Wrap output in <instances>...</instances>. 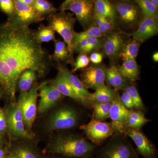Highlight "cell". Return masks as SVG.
Here are the masks:
<instances>
[{"instance_id": "6da1fadb", "label": "cell", "mask_w": 158, "mask_h": 158, "mask_svg": "<svg viewBox=\"0 0 158 158\" xmlns=\"http://www.w3.org/2000/svg\"><path fill=\"white\" fill-rule=\"evenodd\" d=\"M51 60L29 27H15L7 21L0 24V64L11 69L18 79L26 70L42 76Z\"/></svg>"}, {"instance_id": "7a4b0ae2", "label": "cell", "mask_w": 158, "mask_h": 158, "mask_svg": "<svg viewBox=\"0 0 158 158\" xmlns=\"http://www.w3.org/2000/svg\"><path fill=\"white\" fill-rule=\"evenodd\" d=\"M50 149L51 152L66 157L90 158L95 146L80 136L65 135L56 137Z\"/></svg>"}, {"instance_id": "3957f363", "label": "cell", "mask_w": 158, "mask_h": 158, "mask_svg": "<svg viewBox=\"0 0 158 158\" xmlns=\"http://www.w3.org/2000/svg\"><path fill=\"white\" fill-rule=\"evenodd\" d=\"M47 17L48 26L55 32H57L62 37L67 46L69 50V57L67 62L73 65L74 51L73 45V38L74 31V26L76 19L73 14L66 13L65 11L60 10Z\"/></svg>"}, {"instance_id": "277c9868", "label": "cell", "mask_w": 158, "mask_h": 158, "mask_svg": "<svg viewBox=\"0 0 158 158\" xmlns=\"http://www.w3.org/2000/svg\"><path fill=\"white\" fill-rule=\"evenodd\" d=\"M39 86L34 83L30 90L21 92L17 104L21 112L25 125L30 129L32 127L37 115V100Z\"/></svg>"}, {"instance_id": "5b68a950", "label": "cell", "mask_w": 158, "mask_h": 158, "mask_svg": "<svg viewBox=\"0 0 158 158\" xmlns=\"http://www.w3.org/2000/svg\"><path fill=\"white\" fill-rule=\"evenodd\" d=\"M14 11L7 22L15 27H29L31 24L42 21L46 18L43 17L35 11L32 6L18 0H13Z\"/></svg>"}, {"instance_id": "8992f818", "label": "cell", "mask_w": 158, "mask_h": 158, "mask_svg": "<svg viewBox=\"0 0 158 158\" xmlns=\"http://www.w3.org/2000/svg\"><path fill=\"white\" fill-rule=\"evenodd\" d=\"M97 158H138L131 143L123 138L113 139L107 144Z\"/></svg>"}, {"instance_id": "52a82bcc", "label": "cell", "mask_w": 158, "mask_h": 158, "mask_svg": "<svg viewBox=\"0 0 158 158\" xmlns=\"http://www.w3.org/2000/svg\"><path fill=\"white\" fill-rule=\"evenodd\" d=\"M70 10L75 15L76 19L84 29L90 27L94 23V0H75L62 11Z\"/></svg>"}, {"instance_id": "ba28073f", "label": "cell", "mask_w": 158, "mask_h": 158, "mask_svg": "<svg viewBox=\"0 0 158 158\" xmlns=\"http://www.w3.org/2000/svg\"><path fill=\"white\" fill-rule=\"evenodd\" d=\"M5 113L7 125L12 135L16 138L27 139L33 138L25 128L22 114L17 103L9 106Z\"/></svg>"}, {"instance_id": "9c48e42d", "label": "cell", "mask_w": 158, "mask_h": 158, "mask_svg": "<svg viewBox=\"0 0 158 158\" xmlns=\"http://www.w3.org/2000/svg\"><path fill=\"white\" fill-rule=\"evenodd\" d=\"M78 121L76 111L69 107L61 108L53 113L48 123L50 130L67 129L74 127Z\"/></svg>"}, {"instance_id": "30bf717a", "label": "cell", "mask_w": 158, "mask_h": 158, "mask_svg": "<svg viewBox=\"0 0 158 158\" xmlns=\"http://www.w3.org/2000/svg\"><path fill=\"white\" fill-rule=\"evenodd\" d=\"M87 138L94 144H101L113 135L114 131L111 123L92 119L88 123L81 126Z\"/></svg>"}, {"instance_id": "8fae6325", "label": "cell", "mask_w": 158, "mask_h": 158, "mask_svg": "<svg viewBox=\"0 0 158 158\" xmlns=\"http://www.w3.org/2000/svg\"><path fill=\"white\" fill-rule=\"evenodd\" d=\"M106 68L100 64H94L84 69L81 80L86 88L96 90L105 85Z\"/></svg>"}, {"instance_id": "7c38bea8", "label": "cell", "mask_w": 158, "mask_h": 158, "mask_svg": "<svg viewBox=\"0 0 158 158\" xmlns=\"http://www.w3.org/2000/svg\"><path fill=\"white\" fill-rule=\"evenodd\" d=\"M38 90L40 100L37 110L40 114L45 113L53 107L63 96L53 85L46 82L40 84Z\"/></svg>"}, {"instance_id": "4fadbf2b", "label": "cell", "mask_w": 158, "mask_h": 158, "mask_svg": "<svg viewBox=\"0 0 158 158\" xmlns=\"http://www.w3.org/2000/svg\"><path fill=\"white\" fill-rule=\"evenodd\" d=\"M129 111L122 103L119 95L116 93L112 102L110 115L114 131L123 133L127 128L126 122Z\"/></svg>"}, {"instance_id": "5bb4252c", "label": "cell", "mask_w": 158, "mask_h": 158, "mask_svg": "<svg viewBox=\"0 0 158 158\" xmlns=\"http://www.w3.org/2000/svg\"><path fill=\"white\" fill-rule=\"evenodd\" d=\"M123 133L133 140L138 152L144 158H155V147L139 129L127 127Z\"/></svg>"}, {"instance_id": "9a60e30c", "label": "cell", "mask_w": 158, "mask_h": 158, "mask_svg": "<svg viewBox=\"0 0 158 158\" xmlns=\"http://www.w3.org/2000/svg\"><path fill=\"white\" fill-rule=\"evenodd\" d=\"M117 16L120 22L129 27H134L138 23L140 10L135 5L128 2L117 3L115 6Z\"/></svg>"}, {"instance_id": "2e32d148", "label": "cell", "mask_w": 158, "mask_h": 158, "mask_svg": "<svg viewBox=\"0 0 158 158\" xmlns=\"http://www.w3.org/2000/svg\"><path fill=\"white\" fill-rule=\"evenodd\" d=\"M158 33V19L144 18L139 23L138 28L131 34L132 38L144 42Z\"/></svg>"}, {"instance_id": "e0dca14e", "label": "cell", "mask_w": 158, "mask_h": 158, "mask_svg": "<svg viewBox=\"0 0 158 158\" xmlns=\"http://www.w3.org/2000/svg\"><path fill=\"white\" fill-rule=\"evenodd\" d=\"M124 43V38L118 32H112L108 34L104 40L102 46L105 54L110 59L118 56Z\"/></svg>"}, {"instance_id": "ac0fdd59", "label": "cell", "mask_w": 158, "mask_h": 158, "mask_svg": "<svg viewBox=\"0 0 158 158\" xmlns=\"http://www.w3.org/2000/svg\"><path fill=\"white\" fill-rule=\"evenodd\" d=\"M50 84L53 85L63 96L70 97L82 104L86 106L90 103L89 102L79 96L68 81L59 72H58L56 77L51 81Z\"/></svg>"}, {"instance_id": "d6986e66", "label": "cell", "mask_w": 158, "mask_h": 158, "mask_svg": "<svg viewBox=\"0 0 158 158\" xmlns=\"http://www.w3.org/2000/svg\"><path fill=\"white\" fill-rule=\"evenodd\" d=\"M57 68L59 72L62 74L79 96L91 103L90 99L91 93L88 91L79 78L73 75L66 67L61 64H59Z\"/></svg>"}, {"instance_id": "ffe728a7", "label": "cell", "mask_w": 158, "mask_h": 158, "mask_svg": "<svg viewBox=\"0 0 158 158\" xmlns=\"http://www.w3.org/2000/svg\"><path fill=\"white\" fill-rule=\"evenodd\" d=\"M127 81L122 76L116 66L106 69L105 81L110 87H113L116 90L124 88L128 85Z\"/></svg>"}, {"instance_id": "44dd1931", "label": "cell", "mask_w": 158, "mask_h": 158, "mask_svg": "<svg viewBox=\"0 0 158 158\" xmlns=\"http://www.w3.org/2000/svg\"><path fill=\"white\" fill-rule=\"evenodd\" d=\"M94 13L113 22L117 17L115 6L109 0H94Z\"/></svg>"}, {"instance_id": "7402d4cb", "label": "cell", "mask_w": 158, "mask_h": 158, "mask_svg": "<svg viewBox=\"0 0 158 158\" xmlns=\"http://www.w3.org/2000/svg\"><path fill=\"white\" fill-rule=\"evenodd\" d=\"M103 41L102 37H93L83 40L74 47V52L87 55L101 47Z\"/></svg>"}, {"instance_id": "603a6c76", "label": "cell", "mask_w": 158, "mask_h": 158, "mask_svg": "<svg viewBox=\"0 0 158 158\" xmlns=\"http://www.w3.org/2000/svg\"><path fill=\"white\" fill-rule=\"evenodd\" d=\"M117 67L122 76L127 80L135 81L139 79V67L136 60L124 61L122 65Z\"/></svg>"}, {"instance_id": "cb8c5ba5", "label": "cell", "mask_w": 158, "mask_h": 158, "mask_svg": "<svg viewBox=\"0 0 158 158\" xmlns=\"http://www.w3.org/2000/svg\"><path fill=\"white\" fill-rule=\"evenodd\" d=\"M141 41L132 38L124 42L118 57L123 61L135 60L138 56Z\"/></svg>"}, {"instance_id": "d4e9b609", "label": "cell", "mask_w": 158, "mask_h": 158, "mask_svg": "<svg viewBox=\"0 0 158 158\" xmlns=\"http://www.w3.org/2000/svg\"><path fill=\"white\" fill-rule=\"evenodd\" d=\"M116 93L110 86L104 85L91 94L90 102L93 103L112 102L115 98Z\"/></svg>"}, {"instance_id": "484cf974", "label": "cell", "mask_w": 158, "mask_h": 158, "mask_svg": "<svg viewBox=\"0 0 158 158\" xmlns=\"http://www.w3.org/2000/svg\"><path fill=\"white\" fill-rule=\"evenodd\" d=\"M37 75L32 70H26L20 75L18 79L17 85L21 92L30 90L35 83Z\"/></svg>"}, {"instance_id": "4316f807", "label": "cell", "mask_w": 158, "mask_h": 158, "mask_svg": "<svg viewBox=\"0 0 158 158\" xmlns=\"http://www.w3.org/2000/svg\"><path fill=\"white\" fill-rule=\"evenodd\" d=\"M149 121L141 111L131 110L127 120V128L139 129Z\"/></svg>"}, {"instance_id": "83f0119b", "label": "cell", "mask_w": 158, "mask_h": 158, "mask_svg": "<svg viewBox=\"0 0 158 158\" xmlns=\"http://www.w3.org/2000/svg\"><path fill=\"white\" fill-rule=\"evenodd\" d=\"M103 36L98 27L93 23L90 27L84 32L77 33L74 31L73 38V48L77 44L83 40L88 39L90 37H102Z\"/></svg>"}, {"instance_id": "f1b7e54d", "label": "cell", "mask_w": 158, "mask_h": 158, "mask_svg": "<svg viewBox=\"0 0 158 158\" xmlns=\"http://www.w3.org/2000/svg\"><path fill=\"white\" fill-rule=\"evenodd\" d=\"M32 7L38 14L45 18L59 10L55 8L52 3L48 0H35Z\"/></svg>"}, {"instance_id": "f546056e", "label": "cell", "mask_w": 158, "mask_h": 158, "mask_svg": "<svg viewBox=\"0 0 158 158\" xmlns=\"http://www.w3.org/2000/svg\"><path fill=\"white\" fill-rule=\"evenodd\" d=\"M111 106L112 102L93 103L94 119L104 121L107 118H110Z\"/></svg>"}, {"instance_id": "4dcf8cb0", "label": "cell", "mask_w": 158, "mask_h": 158, "mask_svg": "<svg viewBox=\"0 0 158 158\" xmlns=\"http://www.w3.org/2000/svg\"><path fill=\"white\" fill-rule=\"evenodd\" d=\"M54 42L55 51L53 54L51 56L52 60L59 62L68 60L69 53L65 43L56 39Z\"/></svg>"}, {"instance_id": "1f68e13d", "label": "cell", "mask_w": 158, "mask_h": 158, "mask_svg": "<svg viewBox=\"0 0 158 158\" xmlns=\"http://www.w3.org/2000/svg\"><path fill=\"white\" fill-rule=\"evenodd\" d=\"M55 31L48 26L41 25L35 31V35L37 41L42 44L56 40Z\"/></svg>"}, {"instance_id": "d6a6232c", "label": "cell", "mask_w": 158, "mask_h": 158, "mask_svg": "<svg viewBox=\"0 0 158 158\" xmlns=\"http://www.w3.org/2000/svg\"><path fill=\"white\" fill-rule=\"evenodd\" d=\"M136 3L141 9L144 18H150L158 19L157 9L149 0H135Z\"/></svg>"}, {"instance_id": "836d02e7", "label": "cell", "mask_w": 158, "mask_h": 158, "mask_svg": "<svg viewBox=\"0 0 158 158\" xmlns=\"http://www.w3.org/2000/svg\"><path fill=\"white\" fill-rule=\"evenodd\" d=\"M123 89V91L130 94L132 99L135 108L139 110L144 109V105L141 96L139 95L137 88L134 85H128Z\"/></svg>"}, {"instance_id": "e575fe53", "label": "cell", "mask_w": 158, "mask_h": 158, "mask_svg": "<svg viewBox=\"0 0 158 158\" xmlns=\"http://www.w3.org/2000/svg\"><path fill=\"white\" fill-rule=\"evenodd\" d=\"M14 153L19 158H38L33 150L27 146H22L17 147Z\"/></svg>"}, {"instance_id": "d590c367", "label": "cell", "mask_w": 158, "mask_h": 158, "mask_svg": "<svg viewBox=\"0 0 158 158\" xmlns=\"http://www.w3.org/2000/svg\"><path fill=\"white\" fill-rule=\"evenodd\" d=\"M89 62L90 59L86 54H80L74 63L73 72H75L81 69L86 68L89 65Z\"/></svg>"}, {"instance_id": "8d00e7d4", "label": "cell", "mask_w": 158, "mask_h": 158, "mask_svg": "<svg viewBox=\"0 0 158 158\" xmlns=\"http://www.w3.org/2000/svg\"><path fill=\"white\" fill-rule=\"evenodd\" d=\"M13 0H0V10L10 17L14 11Z\"/></svg>"}, {"instance_id": "74e56055", "label": "cell", "mask_w": 158, "mask_h": 158, "mask_svg": "<svg viewBox=\"0 0 158 158\" xmlns=\"http://www.w3.org/2000/svg\"><path fill=\"white\" fill-rule=\"evenodd\" d=\"M119 98L122 103L128 110H131L135 108L132 99L128 93L124 91L121 96H119Z\"/></svg>"}, {"instance_id": "f35d334b", "label": "cell", "mask_w": 158, "mask_h": 158, "mask_svg": "<svg viewBox=\"0 0 158 158\" xmlns=\"http://www.w3.org/2000/svg\"><path fill=\"white\" fill-rule=\"evenodd\" d=\"M8 127L6 113L0 107V133L2 134L6 131Z\"/></svg>"}, {"instance_id": "ab89813d", "label": "cell", "mask_w": 158, "mask_h": 158, "mask_svg": "<svg viewBox=\"0 0 158 158\" xmlns=\"http://www.w3.org/2000/svg\"><path fill=\"white\" fill-rule=\"evenodd\" d=\"M90 61L94 64H99L103 59V55L99 52L92 53L90 55Z\"/></svg>"}, {"instance_id": "60d3db41", "label": "cell", "mask_w": 158, "mask_h": 158, "mask_svg": "<svg viewBox=\"0 0 158 158\" xmlns=\"http://www.w3.org/2000/svg\"><path fill=\"white\" fill-rule=\"evenodd\" d=\"M74 1H75V0H65V1L62 3L61 6H60V9H59V10H62L65 7H66L67 5H69V3L73 2Z\"/></svg>"}, {"instance_id": "b9f144b4", "label": "cell", "mask_w": 158, "mask_h": 158, "mask_svg": "<svg viewBox=\"0 0 158 158\" xmlns=\"http://www.w3.org/2000/svg\"><path fill=\"white\" fill-rule=\"evenodd\" d=\"M18 1L23 2V3L29 5V6H33L35 0H18Z\"/></svg>"}, {"instance_id": "7bdbcfd3", "label": "cell", "mask_w": 158, "mask_h": 158, "mask_svg": "<svg viewBox=\"0 0 158 158\" xmlns=\"http://www.w3.org/2000/svg\"><path fill=\"white\" fill-rule=\"evenodd\" d=\"M152 59L155 62H158V52H156L153 54Z\"/></svg>"}, {"instance_id": "ee69618b", "label": "cell", "mask_w": 158, "mask_h": 158, "mask_svg": "<svg viewBox=\"0 0 158 158\" xmlns=\"http://www.w3.org/2000/svg\"><path fill=\"white\" fill-rule=\"evenodd\" d=\"M149 1L156 9H158V0H149Z\"/></svg>"}, {"instance_id": "f6af8a7d", "label": "cell", "mask_w": 158, "mask_h": 158, "mask_svg": "<svg viewBox=\"0 0 158 158\" xmlns=\"http://www.w3.org/2000/svg\"><path fill=\"white\" fill-rule=\"evenodd\" d=\"M4 158H19L14 153H11V154H10V155L8 156H6V157Z\"/></svg>"}, {"instance_id": "bcb514c9", "label": "cell", "mask_w": 158, "mask_h": 158, "mask_svg": "<svg viewBox=\"0 0 158 158\" xmlns=\"http://www.w3.org/2000/svg\"><path fill=\"white\" fill-rule=\"evenodd\" d=\"M5 152L4 150L0 149V158H5Z\"/></svg>"}, {"instance_id": "7dc6e473", "label": "cell", "mask_w": 158, "mask_h": 158, "mask_svg": "<svg viewBox=\"0 0 158 158\" xmlns=\"http://www.w3.org/2000/svg\"><path fill=\"white\" fill-rule=\"evenodd\" d=\"M3 142L2 136V133H0V144H2Z\"/></svg>"}, {"instance_id": "c3c4849f", "label": "cell", "mask_w": 158, "mask_h": 158, "mask_svg": "<svg viewBox=\"0 0 158 158\" xmlns=\"http://www.w3.org/2000/svg\"><path fill=\"white\" fill-rule=\"evenodd\" d=\"M2 87H0V98H1V95H2Z\"/></svg>"}, {"instance_id": "681fc988", "label": "cell", "mask_w": 158, "mask_h": 158, "mask_svg": "<svg viewBox=\"0 0 158 158\" xmlns=\"http://www.w3.org/2000/svg\"><path fill=\"white\" fill-rule=\"evenodd\" d=\"M122 1H127V0H122Z\"/></svg>"}]
</instances>
